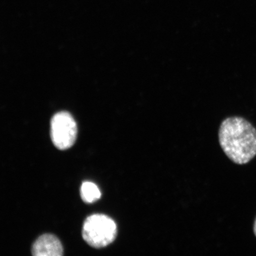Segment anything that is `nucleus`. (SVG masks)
<instances>
[{"mask_svg": "<svg viewBox=\"0 0 256 256\" xmlns=\"http://www.w3.org/2000/svg\"><path fill=\"white\" fill-rule=\"evenodd\" d=\"M80 194L82 200L88 204L95 202L100 199L102 195L97 185L90 182L82 183Z\"/></svg>", "mask_w": 256, "mask_h": 256, "instance_id": "obj_5", "label": "nucleus"}, {"mask_svg": "<svg viewBox=\"0 0 256 256\" xmlns=\"http://www.w3.org/2000/svg\"><path fill=\"white\" fill-rule=\"evenodd\" d=\"M78 135V126L68 112H58L50 122L51 140L56 148L66 150L74 144Z\"/></svg>", "mask_w": 256, "mask_h": 256, "instance_id": "obj_3", "label": "nucleus"}, {"mask_svg": "<svg viewBox=\"0 0 256 256\" xmlns=\"http://www.w3.org/2000/svg\"><path fill=\"white\" fill-rule=\"evenodd\" d=\"M254 235H255V236H256V220H255V222H254Z\"/></svg>", "mask_w": 256, "mask_h": 256, "instance_id": "obj_6", "label": "nucleus"}, {"mask_svg": "<svg viewBox=\"0 0 256 256\" xmlns=\"http://www.w3.org/2000/svg\"><path fill=\"white\" fill-rule=\"evenodd\" d=\"M62 242L56 236L46 234L40 236L34 242L32 248L34 256H60L63 255Z\"/></svg>", "mask_w": 256, "mask_h": 256, "instance_id": "obj_4", "label": "nucleus"}, {"mask_svg": "<svg viewBox=\"0 0 256 256\" xmlns=\"http://www.w3.org/2000/svg\"><path fill=\"white\" fill-rule=\"evenodd\" d=\"M218 136L223 152L236 164H247L256 156V130L244 118H226L220 124Z\"/></svg>", "mask_w": 256, "mask_h": 256, "instance_id": "obj_1", "label": "nucleus"}, {"mask_svg": "<svg viewBox=\"0 0 256 256\" xmlns=\"http://www.w3.org/2000/svg\"><path fill=\"white\" fill-rule=\"evenodd\" d=\"M116 223L104 214H94L88 218L83 224L82 236L88 244L96 248L106 247L117 236Z\"/></svg>", "mask_w": 256, "mask_h": 256, "instance_id": "obj_2", "label": "nucleus"}]
</instances>
